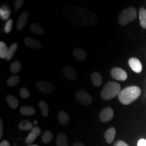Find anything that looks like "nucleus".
<instances>
[{
	"instance_id": "nucleus-37",
	"label": "nucleus",
	"mask_w": 146,
	"mask_h": 146,
	"mask_svg": "<svg viewBox=\"0 0 146 146\" xmlns=\"http://www.w3.org/2000/svg\"><path fill=\"white\" fill-rule=\"evenodd\" d=\"M0 146H10V144L8 141H6V140H3V141H1V143H0Z\"/></svg>"
},
{
	"instance_id": "nucleus-5",
	"label": "nucleus",
	"mask_w": 146,
	"mask_h": 146,
	"mask_svg": "<svg viewBox=\"0 0 146 146\" xmlns=\"http://www.w3.org/2000/svg\"><path fill=\"white\" fill-rule=\"evenodd\" d=\"M75 96L77 100L84 106L89 105L93 101L91 95L84 90H78L76 91Z\"/></svg>"
},
{
	"instance_id": "nucleus-21",
	"label": "nucleus",
	"mask_w": 146,
	"mask_h": 146,
	"mask_svg": "<svg viewBox=\"0 0 146 146\" xmlns=\"http://www.w3.org/2000/svg\"><path fill=\"white\" fill-rule=\"evenodd\" d=\"M20 112L24 116H33L35 114L36 111L31 106H23L20 110Z\"/></svg>"
},
{
	"instance_id": "nucleus-16",
	"label": "nucleus",
	"mask_w": 146,
	"mask_h": 146,
	"mask_svg": "<svg viewBox=\"0 0 146 146\" xmlns=\"http://www.w3.org/2000/svg\"><path fill=\"white\" fill-rule=\"evenodd\" d=\"M58 121L62 125H66L69 122V116L65 111L60 110L58 115Z\"/></svg>"
},
{
	"instance_id": "nucleus-10",
	"label": "nucleus",
	"mask_w": 146,
	"mask_h": 146,
	"mask_svg": "<svg viewBox=\"0 0 146 146\" xmlns=\"http://www.w3.org/2000/svg\"><path fill=\"white\" fill-rule=\"evenodd\" d=\"M28 18L29 12L27 11H25L21 14V15L18 18L17 24H16V28H17L18 31H22L25 28L27 21H28Z\"/></svg>"
},
{
	"instance_id": "nucleus-34",
	"label": "nucleus",
	"mask_w": 146,
	"mask_h": 146,
	"mask_svg": "<svg viewBox=\"0 0 146 146\" xmlns=\"http://www.w3.org/2000/svg\"><path fill=\"white\" fill-rule=\"evenodd\" d=\"M114 146H129L127 143H126L125 141H121V140H119V141H116L115 143Z\"/></svg>"
},
{
	"instance_id": "nucleus-23",
	"label": "nucleus",
	"mask_w": 146,
	"mask_h": 146,
	"mask_svg": "<svg viewBox=\"0 0 146 146\" xmlns=\"http://www.w3.org/2000/svg\"><path fill=\"white\" fill-rule=\"evenodd\" d=\"M18 127L20 129L23 131H29L32 130L33 127V124L31 122H30L29 120H22L21 123L18 125Z\"/></svg>"
},
{
	"instance_id": "nucleus-40",
	"label": "nucleus",
	"mask_w": 146,
	"mask_h": 146,
	"mask_svg": "<svg viewBox=\"0 0 146 146\" xmlns=\"http://www.w3.org/2000/svg\"><path fill=\"white\" fill-rule=\"evenodd\" d=\"M34 123H35V125H36V124H37V121H35V120Z\"/></svg>"
},
{
	"instance_id": "nucleus-39",
	"label": "nucleus",
	"mask_w": 146,
	"mask_h": 146,
	"mask_svg": "<svg viewBox=\"0 0 146 146\" xmlns=\"http://www.w3.org/2000/svg\"><path fill=\"white\" fill-rule=\"evenodd\" d=\"M27 146H39V145H29Z\"/></svg>"
},
{
	"instance_id": "nucleus-19",
	"label": "nucleus",
	"mask_w": 146,
	"mask_h": 146,
	"mask_svg": "<svg viewBox=\"0 0 146 146\" xmlns=\"http://www.w3.org/2000/svg\"><path fill=\"white\" fill-rule=\"evenodd\" d=\"M7 103L8 104V106L12 109H16L18 106V100L15 97L9 95L6 97Z\"/></svg>"
},
{
	"instance_id": "nucleus-7",
	"label": "nucleus",
	"mask_w": 146,
	"mask_h": 146,
	"mask_svg": "<svg viewBox=\"0 0 146 146\" xmlns=\"http://www.w3.org/2000/svg\"><path fill=\"white\" fill-rule=\"evenodd\" d=\"M114 116V111L111 108H106L101 111L100 114V120L102 123H108L110 121Z\"/></svg>"
},
{
	"instance_id": "nucleus-26",
	"label": "nucleus",
	"mask_w": 146,
	"mask_h": 146,
	"mask_svg": "<svg viewBox=\"0 0 146 146\" xmlns=\"http://www.w3.org/2000/svg\"><path fill=\"white\" fill-rule=\"evenodd\" d=\"M9 49L8 46L3 41L0 42V58L5 59Z\"/></svg>"
},
{
	"instance_id": "nucleus-14",
	"label": "nucleus",
	"mask_w": 146,
	"mask_h": 146,
	"mask_svg": "<svg viewBox=\"0 0 146 146\" xmlns=\"http://www.w3.org/2000/svg\"><path fill=\"white\" fill-rule=\"evenodd\" d=\"M11 14V10L10 7L8 5H4L0 9V17L3 21H8Z\"/></svg>"
},
{
	"instance_id": "nucleus-22",
	"label": "nucleus",
	"mask_w": 146,
	"mask_h": 146,
	"mask_svg": "<svg viewBox=\"0 0 146 146\" xmlns=\"http://www.w3.org/2000/svg\"><path fill=\"white\" fill-rule=\"evenodd\" d=\"M18 46V43H14L10 47V48H9L8 50V54H7L6 58H5V60H6L7 61H10V60L12 59L14 55L15 54V52H16V50H17Z\"/></svg>"
},
{
	"instance_id": "nucleus-17",
	"label": "nucleus",
	"mask_w": 146,
	"mask_h": 146,
	"mask_svg": "<svg viewBox=\"0 0 146 146\" xmlns=\"http://www.w3.org/2000/svg\"><path fill=\"white\" fill-rule=\"evenodd\" d=\"M91 81H92L93 85L96 87H100L102 83V77L100 73L95 72L91 74Z\"/></svg>"
},
{
	"instance_id": "nucleus-13",
	"label": "nucleus",
	"mask_w": 146,
	"mask_h": 146,
	"mask_svg": "<svg viewBox=\"0 0 146 146\" xmlns=\"http://www.w3.org/2000/svg\"><path fill=\"white\" fill-rule=\"evenodd\" d=\"M116 135V129L114 128H110L104 133V137L106 142L108 144L112 143L114 141Z\"/></svg>"
},
{
	"instance_id": "nucleus-32",
	"label": "nucleus",
	"mask_w": 146,
	"mask_h": 146,
	"mask_svg": "<svg viewBox=\"0 0 146 146\" xmlns=\"http://www.w3.org/2000/svg\"><path fill=\"white\" fill-rule=\"evenodd\" d=\"M23 0H15V1H14V12H17L18 10H19V9L23 6Z\"/></svg>"
},
{
	"instance_id": "nucleus-30",
	"label": "nucleus",
	"mask_w": 146,
	"mask_h": 146,
	"mask_svg": "<svg viewBox=\"0 0 146 146\" xmlns=\"http://www.w3.org/2000/svg\"><path fill=\"white\" fill-rule=\"evenodd\" d=\"M20 95L23 99H27L30 96V93H29L28 89L26 87H23L20 89Z\"/></svg>"
},
{
	"instance_id": "nucleus-29",
	"label": "nucleus",
	"mask_w": 146,
	"mask_h": 146,
	"mask_svg": "<svg viewBox=\"0 0 146 146\" xmlns=\"http://www.w3.org/2000/svg\"><path fill=\"white\" fill-rule=\"evenodd\" d=\"M12 26H13V21L12 19L8 20V21L5 23V27H4V32L5 33H9L11 32L12 29Z\"/></svg>"
},
{
	"instance_id": "nucleus-38",
	"label": "nucleus",
	"mask_w": 146,
	"mask_h": 146,
	"mask_svg": "<svg viewBox=\"0 0 146 146\" xmlns=\"http://www.w3.org/2000/svg\"><path fill=\"white\" fill-rule=\"evenodd\" d=\"M72 146H85V145H84L83 144L81 143V142L76 141V142H74Z\"/></svg>"
},
{
	"instance_id": "nucleus-27",
	"label": "nucleus",
	"mask_w": 146,
	"mask_h": 146,
	"mask_svg": "<svg viewBox=\"0 0 146 146\" xmlns=\"http://www.w3.org/2000/svg\"><path fill=\"white\" fill-rule=\"evenodd\" d=\"M53 139V133L50 131H45L41 137L42 141L44 143H49Z\"/></svg>"
},
{
	"instance_id": "nucleus-25",
	"label": "nucleus",
	"mask_w": 146,
	"mask_h": 146,
	"mask_svg": "<svg viewBox=\"0 0 146 146\" xmlns=\"http://www.w3.org/2000/svg\"><path fill=\"white\" fill-rule=\"evenodd\" d=\"M39 106L40 109H41L42 115H43L44 117H47L49 114V108L46 102L43 101V100H41V101L39 102Z\"/></svg>"
},
{
	"instance_id": "nucleus-12",
	"label": "nucleus",
	"mask_w": 146,
	"mask_h": 146,
	"mask_svg": "<svg viewBox=\"0 0 146 146\" xmlns=\"http://www.w3.org/2000/svg\"><path fill=\"white\" fill-rule=\"evenodd\" d=\"M73 55H74V58H75L78 61L80 62L85 61V60L87 59V57L86 52H85L83 49L80 48V47L76 48L75 50L73 51Z\"/></svg>"
},
{
	"instance_id": "nucleus-11",
	"label": "nucleus",
	"mask_w": 146,
	"mask_h": 146,
	"mask_svg": "<svg viewBox=\"0 0 146 146\" xmlns=\"http://www.w3.org/2000/svg\"><path fill=\"white\" fill-rule=\"evenodd\" d=\"M129 64L131 68L136 73H140L142 71L143 67L141 62L137 58H131L129 60Z\"/></svg>"
},
{
	"instance_id": "nucleus-28",
	"label": "nucleus",
	"mask_w": 146,
	"mask_h": 146,
	"mask_svg": "<svg viewBox=\"0 0 146 146\" xmlns=\"http://www.w3.org/2000/svg\"><path fill=\"white\" fill-rule=\"evenodd\" d=\"M21 63L18 61L14 62L12 64L10 65V70L12 73H17L21 70Z\"/></svg>"
},
{
	"instance_id": "nucleus-6",
	"label": "nucleus",
	"mask_w": 146,
	"mask_h": 146,
	"mask_svg": "<svg viewBox=\"0 0 146 146\" xmlns=\"http://www.w3.org/2000/svg\"><path fill=\"white\" fill-rule=\"evenodd\" d=\"M110 75L114 79L118 81H125L128 77L127 73L123 69L119 67H115L113 68L110 71Z\"/></svg>"
},
{
	"instance_id": "nucleus-8",
	"label": "nucleus",
	"mask_w": 146,
	"mask_h": 146,
	"mask_svg": "<svg viewBox=\"0 0 146 146\" xmlns=\"http://www.w3.org/2000/svg\"><path fill=\"white\" fill-rule=\"evenodd\" d=\"M63 74L66 79L69 81H75L77 78V73L74 68L70 66H66L63 68Z\"/></svg>"
},
{
	"instance_id": "nucleus-15",
	"label": "nucleus",
	"mask_w": 146,
	"mask_h": 146,
	"mask_svg": "<svg viewBox=\"0 0 146 146\" xmlns=\"http://www.w3.org/2000/svg\"><path fill=\"white\" fill-rule=\"evenodd\" d=\"M56 145L57 146H68V139L64 133H60L56 137Z\"/></svg>"
},
{
	"instance_id": "nucleus-31",
	"label": "nucleus",
	"mask_w": 146,
	"mask_h": 146,
	"mask_svg": "<svg viewBox=\"0 0 146 146\" xmlns=\"http://www.w3.org/2000/svg\"><path fill=\"white\" fill-rule=\"evenodd\" d=\"M36 137H37V136H36L35 133L31 132L30 134H29V135L27 136V137L26 138L25 143L27 144H31V143H33V142L36 140Z\"/></svg>"
},
{
	"instance_id": "nucleus-4",
	"label": "nucleus",
	"mask_w": 146,
	"mask_h": 146,
	"mask_svg": "<svg viewBox=\"0 0 146 146\" xmlns=\"http://www.w3.org/2000/svg\"><path fill=\"white\" fill-rule=\"evenodd\" d=\"M35 86L38 90L45 94H52L54 91L55 87L52 83L47 81H38L35 84Z\"/></svg>"
},
{
	"instance_id": "nucleus-24",
	"label": "nucleus",
	"mask_w": 146,
	"mask_h": 146,
	"mask_svg": "<svg viewBox=\"0 0 146 146\" xmlns=\"http://www.w3.org/2000/svg\"><path fill=\"white\" fill-rule=\"evenodd\" d=\"M21 81V78L18 75H14L10 76V78L7 80V85L10 87H15L19 84Z\"/></svg>"
},
{
	"instance_id": "nucleus-18",
	"label": "nucleus",
	"mask_w": 146,
	"mask_h": 146,
	"mask_svg": "<svg viewBox=\"0 0 146 146\" xmlns=\"http://www.w3.org/2000/svg\"><path fill=\"white\" fill-rule=\"evenodd\" d=\"M139 17L141 27L143 29H146V10L145 8H140L139 11Z\"/></svg>"
},
{
	"instance_id": "nucleus-36",
	"label": "nucleus",
	"mask_w": 146,
	"mask_h": 146,
	"mask_svg": "<svg viewBox=\"0 0 146 146\" xmlns=\"http://www.w3.org/2000/svg\"><path fill=\"white\" fill-rule=\"evenodd\" d=\"M3 121L2 120H0V137H2L3 136Z\"/></svg>"
},
{
	"instance_id": "nucleus-33",
	"label": "nucleus",
	"mask_w": 146,
	"mask_h": 146,
	"mask_svg": "<svg viewBox=\"0 0 146 146\" xmlns=\"http://www.w3.org/2000/svg\"><path fill=\"white\" fill-rule=\"evenodd\" d=\"M31 132L35 133V134L37 137H39L40 135H41V129H40L39 127H35L33 128L32 130H31Z\"/></svg>"
},
{
	"instance_id": "nucleus-9",
	"label": "nucleus",
	"mask_w": 146,
	"mask_h": 146,
	"mask_svg": "<svg viewBox=\"0 0 146 146\" xmlns=\"http://www.w3.org/2000/svg\"><path fill=\"white\" fill-rule=\"evenodd\" d=\"M25 44L27 47L35 50H41L42 49V44L39 41L31 37H26L25 39Z\"/></svg>"
},
{
	"instance_id": "nucleus-35",
	"label": "nucleus",
	"mask_w": 146,
	"mask_h": 146,
	"mask_svg": "<svg viewBox=\"0 0 146 146\" xmlns=\"http://www.w3.org/2000/svg\"><path fill=\"white\" fill-rule=\"evenodd\" d=\"M137 146H146V140L144 139H141L140 140H139Z\"/></svg>"
},
{
	"instance_id": "nucleus-20",
	"label": "nucleus",
	"mask_w": 146,
	"mask_h": 146,
	"mask_svg": "<svg viewBox=\"0 0 146 146\" xmlns=\"http://www.w3.org/2000/svg\"><path fill=\"white\" fill-rule=\"evenodd\" d=\"M29 29H30L31 31L33 33L39 35H43L45 34L44 30L38 23L32 24L29 27Z\"/></svg>"
},
{
	"instance_id": "nucleus-2",
	"label": "nucleus",
	"mask_w": 146,
	"mask_h": 146,
	"mask_svg": "<svg viewBox=\"0 0 146 146\" xmlns=\"http://www.w3.org/2000/svg\"><path fill=\"white\" fill-rule=\"evenodd\" d=\"M121 91L119 83L114 81H110L106 83L101 91V98L103 100L108 101L118 96Z\"/></svg>"
},
{
	"instance_id": "nucleus-3",
	"label": "nucleus",
	"mask_w": 146,
	"mask_h": 146,
	"mask_svg": "<svg viewBox=\"0 0 146 146\" xmlns=\"http://www.w3.org/2000/svg\"><path fill=\"white\" fill-rule=\"evenodd\" d=\"M137 17V10L135 8H128L122 11L118 16V23L120 26H125L131 22L135 20Z\"/></svg>"
},
{
	"instance_id": "nucleus-1",
	"label": "nucleus",
	"mask_w": 146,
	"mask_h": 146,
	"mask_svg": "<svg viewBox=\"0 0 146 146\" xmlns=\"http://www.w3.org/2000/svg\"><path fill=\"white\" fill-rule=\"evenodd\" d=\"M141 89L137 86H129L122 89L118 95V100L124 105H129L136 100L141 95Z\"/></svg>"
}]
</instances>
